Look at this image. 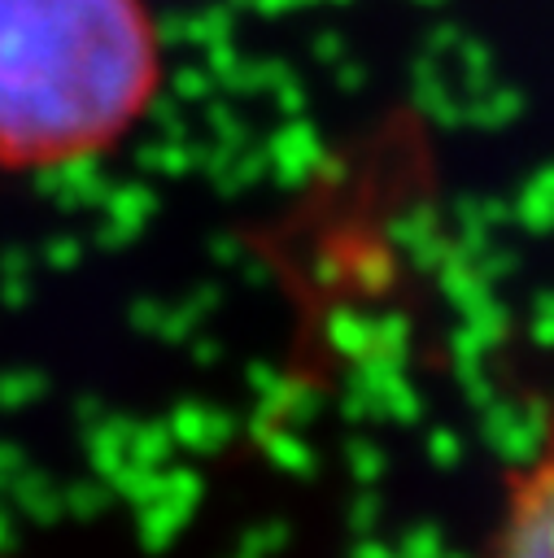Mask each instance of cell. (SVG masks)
I'll return each mask as SVG.
<instances>
[{"instance_id":"cell-1","label":"cell","mask_w":554,"mask_h":558,"mask_svg":"<svg viewBox=\"0 0 554 558\" xmlns=\"http://www.w3.org/2000/svg\"><path fill=\"white\" fill-rule=\"evenodd\" d=\"M157 83L161 39L144 0H0V170L113 148Z\"/></svg>"},{"instance_id":"cell-2","label":"cell","mask_w":554,"mask_h":558,"mask_svg":"<svg viewBox=\"0 0 554 558\" xmlns=\"http://www.w3.org/2000/svg\"><path fill=\"white\" fill-rule=\"evenodd\" d=\"M484 558H554V432L510 475Z\"/></svg>"}]
</instances>
